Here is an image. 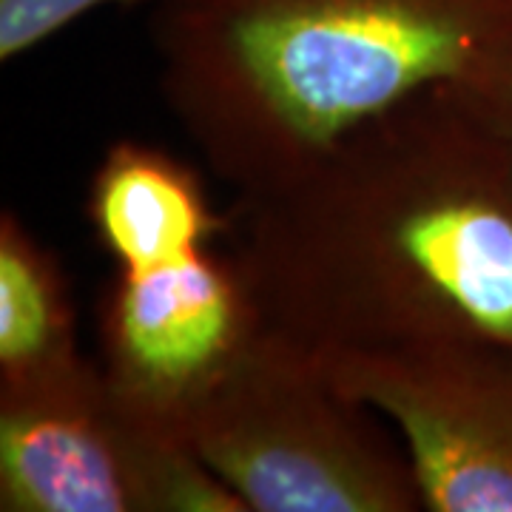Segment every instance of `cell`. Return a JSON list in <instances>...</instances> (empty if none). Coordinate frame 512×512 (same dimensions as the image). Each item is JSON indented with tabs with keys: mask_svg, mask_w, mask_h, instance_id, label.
<instances>
[{
	"mask_svg": "<svg viewBox=\"0 0 512 512\" xmlns=\"http://www.w3.org/2000/svg\"><path fill=\"white\" fill-rule=\"evenodd\" d=\"M222 234L256 322L322 359L512 345V140L447 86L237 194Z\"/></svg>",
	"mask_w": 512,
	"mask_h": 512,
	"instance_id": "cell-1",
	"label": "cell"
},
{
	"mask_svg": "<svg viewBox=\"0 0 512 512\" xmlns=\"http://www.w3.org/2000/svg\"><path fill=\"white\" fill-rule=\"evenodd\" d=\"M510 40L512 0H160L151 20L165 106L237 194Z\"/></svg>",
	"mask_w": 512,
	"mask_h": 512,
	"instance_id": "cell-2",
	"label": "cell"
},
{
	"mask_svg": "<svg viewBox=\"0 0 512 512\" xmlns=\"http://www.w3.org/2000/svg\"><path fill=\"white\" fill-rule=\"evenodd\" d=\"M183 427L245 512H419L399 433L328 362L256 325L185 402Z\"/></svg>",
	"mask_w": 512,
	"mask_h": 512,
	"instance_id": "cell-3",
	"label": "cell"
},
{
	"mask_svg": "<svg viewBox=\"0 0 512 512\" xmlns=\"http://www.w3.org/2000/svg\"><path fill=\"white\" fill-rule=\"evenodd\" d=\"M3 512H245L183 421L131 399L74 348L0 370Z\"/></svg>",
	"mask_w": 512,
	"mask_h": 512,
	"instance_id": "cell-4",
	"label": "cell"
},
{
	"mask_svg": "<svg viewBox=\"0 0 512 512\" xmlns=\"http://www.w3.org/2000/svg\"><path fill=\"white\" fill-rule=\"evenodd\" d=\"M325 362L399 433L424 512H512V345L464 342Z\"/></svg>",
	"mask_w": 512,
	"mask_h": 512,
	"instance_id": "cell-5",
	"label": "cell"
},
{
	"mask_svg": "<svg viewBox=\"0 0 512 512\" xmlns=\"http://www.w3.org/2000/svg\"><path fill=\"white\" fill-rule=\"evenodd\" d=\"M256 325L237 268L211 245L117 268L100 313V365L131 399L183 421L185 402Z\"/></svg>",
	"mask_w": 512,
	"mask_h": 512,
	"instance_id": "cell-6",
	"label": "cell"
},
{
	"mask_svg": "<svg viewBox=\"0 0 512 512\" xmlns=\"http://www.w3.org/2000/svg\"><path fill=\"white\" fill-rule=\"evenodd\" d=\"M86 211L117 268H151L194 254L225 228L188 165L134 140H120L103 154Z\"/></svg>",
	"mask_w": 512,
	"mask_h": 512,
	"instance_id": "cell-7",
	"label": "cell"
},
{
	"mask_svg": "<svg viewBox=\"0 0 512 512\" xmlns=\"http://www.w3.org/2000/svg\"><path fill=\"white\" fill-rule=\"evenodd\" d=\"M80 348L57 256L15 211L0 217V370H20Z\"/></svg>",
	"mask_w": 512,
	"mask_h": 512,
	"instance_id": "cell-8",
	"label": "cell"
},
{
	"mask_svg": "<svg viewBox=\"0 0 512 512\" xmlns=\"http://www.w3.org/2000/svg\"><path fill=\"white\" fill-rule=\"evenodd\" d=\"M134 3L160 0H0V60L12 63L35 52L94 9Z\"/></svg>",
	"mask_w": 512,
	"mask_h": 512,
	"instance_id": "cell-9",
	"label": "cell"
},
{
	"mask_svg": "<svg viewBox=\"0 0 512 512\" xmlns=\"http://www.w3.org/2000/svg\"><path fill=\"white\" fill-rule=\"evenodd\" d=\"M447 89L512 140V40L481 57L470 72Z\"/></svg>",
	"mask_w": 512,
	"mask_h": 512,
	"instance_id": "cell-10",
	"label": "cell"
}]
</instances>
